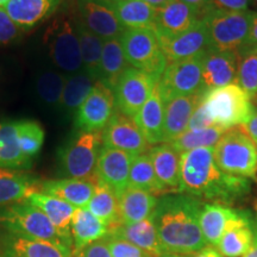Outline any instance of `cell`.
Returning <instances> with one entry per match:
<instances>
[{
  "label": "cell",
  "mask_w": 257,
  "mask_h": 257,
  "mask_svg": "<svg viewBox=\"0 0 257 257\" xmlns=\"http://www.w3.org/2000/svg\"><path fill=\"white\" fill-rule=\"evenodd\" d=\"M250 181L227 174L217 166L213 148H199L181 154L179 192L218 204H233L250 192Z\"/></svg>",
  "instance_id": "cell-1"
},
{
  "label": "cell",
  "mask_w": 257,
  "mask_h": 257,
  "mask_svg": "<svg viewBox=\"0 0 257 257\" xmlns=\"http://www.w3.org/2000/svg\"><path fill=\"white\" fill-rule=\"evenodd\" d=\"M200 199L182 193H168L157 201L152 219L166 253L193 255L208 244L201 232Z\"/></svg>",
  "instance_id": "cell-2"
},
{
  "label": "cell",
  "mask_w": 257,
  "mask_h": 257,
  "mask_svg": "<svg viewBox=\"0 0 257 257\" xmlns=\"http://www.w3.org/2000/svg\"><path fill=\"white\" fill-rule=\"evenodd\" d=\"M255 12L231 11L218 6L202 17L208 30L210 48L238 55L245 46Z\"/></svg>",
  "instance_id": "cell-3"
},
{
  "label": "cell",
  "mask_w": 257,
  "mask_h": 257,
  "mask_svg": "<svg viewBox=\"0 0 257 257\" xmlns=\"http://www.w3.org/2000/svg\"><path fill=\"white\" fill-rule=\"evenodd\" d=\"M217 166L231 175L246 179L257 176V147L238 126L224 133L213 148Z\"/></svg>",
  "instance_id": "cell-4"
},
{
  "label": "cell",
  "mask_w": 257,
  "mask_h": 257,
  "mask_svg": "<svg viewBox=\"0 0 257 257\" xmlns=\"http://www.w3.org/2000/svg\"><path fill=\"white\" fill-rule=\"evenodd\" d=\"M204 102L216 126L225 130L245 124L256 112L251 98L238 83L207 91Z\"/></svg>",
  "instance_id": "cell-5"
},
{
  "label": "cell",
  "mask_w": 257,
  "mask_h": 257,
  "mask_svg": "<svg viewBox=\"0 0 257 257\" xmlns=\"http://www.w3.org/2000/svg\"><path fill=\"white\" fill-rule=\"evenodd\" d=\"M101 147V131H78L59 152L63 174L72 179L96 181V161Z\"/></svg>",
  "instance_id": "cell-6"
},
{
  "label": "cell",
  "mask_w": 257,
  "mask_h": 257,
  "mask_svg": "<svg viewBox=\"0 0 257 257\" xmlns=\"http://www.w3.org/2000/svg\"><path fill=\"white\" fill-rule=\"evenodd\" d=\"M44 42L53 63L66 75L83 69L75 19L64 15L56 17L47 28Z\"/></svg>",
  "instance_id": "cell-7"
},
{
  "label": "cell",
  "mask_w": 257,
  "mask_h": 257,
  "mask_svg": "<svg viewBox=\"0 0 257 257\" xmlns=\"http://www.w3.org/2000/svg\"><path fill=\"white\" fill-rule=\"evenodd\" d=\"M119 41L127 63L160 81L168 62L155 31L150 29H126Z\"/></svg>",
  "instance_id": "cell-8"
},
{
  "label": "cell",
  "mask_w": 257,
  "mask_h": 257,
  "mask_svg": "<svg viewBox=\"0 0 257 257\" xmlns=\"http://www.w3.org/2000/svg\"><path fill=\"white\" fill-rule=\"evenodd\" d=\"M0 225L10 233L61 242L56 229L46 214L27 200L2 208Z\"/></svg>",
  "instance_id": "cell-9"
},
{
  "label": "cell",
  "mask_w": 257,
  "mask_h": 257,
  "mask_svg": "<svg viewBox=\"0 0 257 257\" xmlns=\"http://www.w3.org/2000/svg\"><path fill=\"white\" fill-rule=\"evenodd\" d=\"M204 53L167 64L160 81L157 82L163 100L167 101L178 95L205 94L207 92L202 80Z\"/></svg>",
  "instance_id": "cell-10"
},
{
  "label": "cell",
  "mask_w": 257,
  "mask_h": 257,
  "mask_svg": "<svg viewBox=\"0 0 257 257\" xmlns=\"http://www.w3.org/2000/svg\"><path fill=\"white\" fill-rule=\"evenodd\" d=\"M114 92L100 81H95L92 91L75 113L74 126L78 131L95 133L107 126L115 112Z\"/></svg>",
  "instance_id": "cell-11"
},
{
  "label": "cell",
  "mask_w": 257,
  "mask_h": 257,
  "mask_svg": "<svg viewBox=\"0 0 257 257\" xmlns=\"http://www.w3.org/2000/svg\"><path fill=\"white\" fill-rule=\"evenodd\" d=\"M157 82L159 80L150 74L128 66L113 89L117 110L128 118H135Z\"/></svg>",
  "instance_id": "cell-12"
},
{
  "label": "cell",
  "mask_w": 257,
  "mask_h": 257,
  "mask_svg": "<svg viewBox=\"0 0 257 257\" xmlns=\"http://www.w3.org/2000/svg\"><path fill=\"white\" fill-rule=\"evenodd\" d=\"M78 19L93 34L107 41L126 30L115 14L112 0H76Z\"/></svg>",
  "instance_id": "cell-13"
},
{
  "label": "cell",
  "mask_w": 257,
  "mask_h": 257,
  "mask_svg": "<svg viewBox=\"0 0 257 257\" xmlns=\"http://www.w3.org/2000/svg\"><path fill=\"white\" fill-rule=\"evenodd\" d=\"M102 146L121 150L134 156L144 154L150 147L133 118L126 117L118 110L104 128Z\"/></svg>",
  "instance_id": "cell-14"
},
{
  "label": "cell",
  "mask_w": 257,
  "mask_h": 257,
  "mask_svg": "<svg viewBox=\"0 0 257 257\" xmlns=\"http://www.w3.org/2000/svg\"><path fill=\"white\" fill-rule=\"evenodd\" d=\"M156 37L168 63L195 56L210 48V37L204 19H200L182 34L170 37Z\"/></svg>",
  "instance_id": "cell-15"
},
{
  "label": "cell",
  "mask_w": 257,
  "mask_h": 257,
  "mask_svg": "<svg viewBox=\"0 0 257 257\" xmlns=\"http://www.w3.org/2000/svg\"><path fill=\"white\" fill-rule=\"evenodd\" d=\"M134 159L135 156L131 154L102 146L96 161V179L113 189L117 197H119L128 186Z\"/></svg>",
  "instance_id": "cell-16"
},
{
  "label": "cell",
  "mask_w": 257,
  "mask_h": 257,
  "mask_svg": "<svg viewBox=\"0 0 257 257\" xmlns=\"http://www.w3.org/2000/svg\"><path fill=\"white\" fill-rule=\"evenodd\" d=\"M238 59L231 51L208 48L202 60V80L206 91L224 87L237 81Z\"/></svg>",
  "instance_id": "cell-17"
},
{
  "label": "cell",
  "mask_w": 257,
  "mask_h": 257,
  "mask_svg": "<svg viewBox=\"0 0 257 257\" xmlns=\"http://www.w3.org/2000/svg\"><path fill=\"white\" fill-rule=\"evenodd\" d=\"M5 257H74L73 250L62 242L31 238L9 233L3 240Z\"/></svg>",
  "instance_id": "cell-18"
},
{
  "label": "cell",
  "mask_w": 257,
  "mask_h": 257,
  "mask_svg": "<svg viewBox=\"0 0 257 257\" xmlns=\"http://www.w3.org/2000/svg\"><path fill=\"white\" fill-rule=\"evenodd\" d=\"M202 16L197 9L181 0H172L163 8L157 9L156 36L170 37L187 31L198 23Z\"/></svg>",
  "instance_id": "cell-19"
},
{
  "label": "cell",
  "mask_w": 257,
  "mask_h": 257,
  "mask_svg": "<svg viewBox=\"0 0 257 257\" xmlns=\"http://www.w3.org/2000/svg\"><path fill=\"white\" fill-rule=\"evenodd\" d=\"M27 201L34 205L35 207L40 208L48 219L51 221L59 234L61 242L73 249V239L70 227H72L73 216L75 213L76 207L72 206L68 202L61 200V199L46 194L43 192H36L31 194L27 199Z\"/></svg>",
  "instance_id": "cell-20"
},
{
  "label": "cell",
  "mask_w": 257,
  "mask_h": 257,
  "mask_svg": "<svg viewBox=\"0 0 257 257\" xmlns=\"http://www.w3.org/2000/svg\"><path fill=\"white\" fill-rule=\"evenodd\" d=\"M204 95H178L165 101L163 143L173 142L187 131L189 119Z\"/></svg>",
  "instance_id": "cell-21"
},
{
  "label": "cell",
  "mask_w": 257,
  "mask_h": 257,
  "mask_svg": "<svg viewBox=\"0 0 257 257\" xmlns=\"http://www.w3.org/2000/svg\"><path fill=\"white\" fill-rule=\"evenodd\" d=\"M244 211L231 208L227 205L210 202L202 205L199 217L201 232L208 245L217 246L223 234L231 225L242 217Z\"/></svg>",
  "instance_id": "cell-22"
},
{
  "label": "cell",
  "mask_w": 257,
  "mask_h": 257,
  "mask_svg": "<svg viewBox=\"0 0 257 257\" xmlns=\"http://www.w3.org/2000/svg\"><path fill=\"white\" fill-rule=\"evenodd\" d=\"M135 123L146 137L149 146L163 143V125H165V100L161 95L159 83H156L152 94L134 118Z\"/></svg>",
  "instance_id": "cell-23"
},
{
  "label": "cell",
  "mask_w": 257,
  "mask_h": 257,
  "mask_svg": "<svg viewBox=\"0 0 257 257\" xmlns=\"http://www.w3.org/2000/svg\"><path fill=\"white\" fill-rule=\"evenodd\" d=\"M62 0H10L3 6L22 31L31 30L56 11Z\"/></svg>",
  "instance_id": "cell-24"
},
{
  "label": "cell",
  "mask_w": 257,
  "mask_h": 257,
  "mask_svg": "<svg viewBox=\"0 0 257 257\" xmlns=\"http://www.w3.org/2000/svg\"><path fill=\"white\" fill-rule=\"evenodd\" d=\"M70 232L73 239V255L75 257L88 245L104 239L110 232V227L86 207L76 208Z\"/></svg>",
  "instance_id": "cell-25"
},
{
  "label": "cell",
  "mask_w": 257,
  "mask_h": 257,
  "mask_svg": "<svg viewBox=\"0 0 257 257\" xmlns=\"http://www.w3.org/2000/svg\"><path fill=\"white\" fill-rule=\"evenodd\" d=\"M108 234H113L133 243L152 257H160L166 253L152 217L137 223L117 225L110 230Z\"/></svg>",
  "instance_id": "cell-26"
},
{
  "label": "cell",
  "mask_w": 257,
  "mask_h": 257,
  "mask_svg": "<svg viewBox=\"0 0 257 257\" xmlns=\"http://www.w3.org/2000/svg\"><path fill=\"white\" fill-rule=\"evenodd\" d=\"M96 181L80 179L49 180L41 184V192L68 202L76 208L87 207L95 189Z\"/></svg>",
  "instance_id": "cell-27"
},
{
  "label": "cell",
  "mask_w": 257,
  "mask_h": 257,
  "mask_svg": "<svg viewBox=\"0 0 257 257\" xmlns=\"http://www.w3.org/2000/svg\"><path fill=\"white\" fill-rule=\"evenodd\" d=\"M154 169L159 181L168 193H178L180 185V169H181V154L170 146L163 143L149 150Z\"/></svg>",
  "instance_id": "cell-28"
},
{
  "label": "cell",
  "mask_w": 257,
  "mask_h": 257,
  "mask_svg": "<svg viewBox=\"0 0 257 257\" xmlns=\"http://www.w3.org/2000/svg\"><path fill=\"white\" fill-rule=\"evenodd\" d=\"M40 191L41 185L35 176L15 169L0 168V207L27 200Z\"/></svg>",
  "instance_id": "cell-29"
},
{
  "label": "cell",
  "mask_w": 257,
  "mask_h": 257,
  "mask_svg": "<svg viewBox=\"0 0 257 257\" xmlns=\"http://www.w3.org/2000/svg\"><path fill=\"white\" fill-rule=\"evenodd\" d=\"M118 201L121 224H133L152 217L159 199L150 192L127 186Z\"/></svg>",
  "instance_id": "cell-30"
},
{
  "label": "cell",
  "mask_w": 257,
  "mask_h": 257,
  "mask_svg": "<svg viewBox=\"0 0 257 257\" xmlns=\"http://www.w3.org/2000/svg\"><path fill=\"white\" fill-rule=\"evenodd\" d=\"M252 217L243 212L242 217L225 231L216 248L224 257H242L252 243Z\"/></svg>",
  "instance_id": "cell-31"
},
{
  "label": "cell",
  "mask_w": 257,
  "mask_h": 257,
  "mask_svg": "<svg viewBox=\"0 0 257 257\" xmlns=\"http://www.w3.org/2000/svg\"><path fill=\"white\" fill-rule=\"evenodd\" d=\"M31 166L19 144L17 121L0 123V168L25 169Z\"/></svg>",
  "instance_id": "cell-32"
},
{
  "label": "cell",
  "mask_w": 257,
  "mask_h": 257,
  "mask_svg": "<svg viewBox=\"0 0 257 257\" xmlns=\"http://www.w3.org/2000/svg\"><path fill=\"white\" fill-rule=\"evenodd\" d=\"M115 14L125 29H150L155 31L157 9L143 0L113 2Z\"/></svg>",
  "instance_id": "cell-33"
},
{
  "label": "cell",
  "mask_w": 257,
  "mask_h": 257,
  "mask_svg": "<svg viewBox=\"0 0 257 257\" xmlns=\"http://www.w3.org/2000/svg\"><path fill=\"white\" fill-rule=\"evenodd\" d=\"M128 67L119 38L104 41L99 80L113 91L118 80Z\"/></svg>",
  "instance_id": "cell-34"
},
{
  "label": "cell",
  "mask_w": 257,
  "mask_h": 257,
  "mask_svg": "<svg viewBox=\"0 0 257 257\" xmlns=\"http://www.w3.org/2000/svg\"><path fill=\"white\" fill-rule=\"evenodd\" d=\"M86 208L96 218L104 221L110 227V230L121 224L119 201H118L117 194L113 192V189L99 180H96L94 193Z\"/></svg>",
  "instance_id": "cell-35"
},
{
  "label": "cell",
  "mask_w": 257,
  "mask_h": 257,
  "mask_svg": "<svg viewBox=\"0 0 257 257\" xmlns=\"http://www.w3.org/2000/svg\"><path fill=\"white\" fill-rule=\"evenodd\" d=\"M94 83L95 80L83 69L78 73L66 75V82L60 102L61 110L67 114H75L92 91Z\"/></svg>",
  "instance_id": "cell-36"
},
{
  "label": "cell",
  "mask_w": 257,
  "mask_h": 257,
  "mask_svg": "<svg viewBox=\"0 0 257 257\" xmlns=\"http://www.w3.org/2000/svg\"><path fill=\"white\" fill-rule=\"evenodd\" d=\"M74 19H75V27L80 41L83 70L88 73L95 81H98L104 40L89 31L78 18L74 17Z\"/></svg>",
  "instance_id": "cell-37"
},
{
  "label": "cell",
  "mask_w": 257,
  "mask_h": 257,
  "mask_svg": "<svg viewBox=\"0 0 257 257\" xmlns=\"http://www.w3.org/2000/svg\"><path fill=\"white\" fill-rule=\"evenodd\" d=\"M128 186L144 189L156 197L168 194V191L157 179L153 161L148 153L135 156L128 175Z\"/></svg>",
  "instance_id": "cell-38"
},
{
  "label": "cell",
  "mask_w": 257,
  "mask_h": 257,
  "mask_svg": "<svg viewBox=\"0 0 257 257\" xmlns=\"http://www.w3.org/2000/svg\"><path fill=\"white\" fill-rule=\"evenodd\" d=\"M66 82V74L53 69L38 73L35 80V89L38 99L50 107H60L61 98Z\"/></svg>",
  "instance_id": "cell-39"
},
{
  "label": "cell",
  "mask_w": 257,
  "mask_h": 257,
  "mask_svg": "<svg viewBox=\"0 0 257 257\" xmlns=\"http://www.w3.org/2000/svg\"><path fill=\"white\" fill-rule=\"evenodd\" d=\"M225 131L226 130L220 126H212L202 130H187L169 144L180 154L199 148H214Z\"/></svg>",
  "instance_id": "cell-40"
},
{
  "label": "cell",
  "mask_w": 257,
  "mask_h": 257,
  "mask_svg": "<svg viewBox=\"0 0 257 257\" xmlns=\"http://www.w3.org/2000/svg\"><path fill=\"white\" fill-rule=\"evenodd\" d=\"M237 83L251 99L257 96V48L240 51L237 55Z\"/></svg>",
  "instance_id": "cell-41"
},
{
  "label": "cell",
  "mask_w": 257,
  "mask_h": 257,
  "mask_svg": "<svg viewBox=\"0 0 257 257\" xmlns=\"http://www.w3.org/2000/svg\"><path fill=\"white\" fill-rule=\"evenodd\" d=\"M17 131L22 152L29 160L32 161L41 152L44 143V128L35 120H19L17 121Z\"/></svg>",
  "instance_id": "cell-42"
},
{
  "label": "cell",
  "mask_w": 257,
  "mask_h": 257,
  "mask_svg": "<svg viewBox=\"0 0 257 257\" xmlns=\"http://www.w3.org/2000/svg\"><path fill=\"white\" fill-rule=\"evenodd\" d=\"M104 240L107 244L111 257H152L133 243L113 234H107Z\"/></svg>",
  "instance_id": "cell-43"
},
{
  "label": "cell",
  "mask_w": 257,
  "mask_h": 257,
  "mask_svg": "<svg viewBox=\"0 0 257 257\" xmlns=\"http://www.w3.org/2000/svg\"><path fill=\"white\" fill-rule=\"evenodd\" d=\"M22 31L5 9L0 6V46H9L22 36Z\"/></svg>",
  "instance_id": "cell-44"
},
{
  "label": "cell",
  "mask_w": 257,
  "mask_h": 257,
  "mask_svg": "<svg viewBox=\"0 0 257 257\" xmlns=\"http://www.w3.org/2000/svg\"><path fill=\"white\" fill-rule=\"evenodd\" d=\"M216 126L213 119L211 118L208 110L204 102V98L199 102L194 112H193L191 119H189L187 130H202V128H207Z\"/></svg>",
  "instance_id": "cell-45"
},
{
  "label": "cell",
  "mask_w": 257,
  "mask_h": 257,
  "mask_svg": "<svg viewBox=\"0 0 257 257\" xmlns=\"http://www.w3.org/2000/svg\"><path fill=\"white\" fill-rule=\"evenodd\" d=\"M75 257H111V253L107 248V244L104 239H101L88 245Z\"/></svg>",
  "instance_id": "cell-46"
},
{
  "label": "cell",
  "mask_w": 257,
  "mask_h": 257,
  "mask_svg": "<svg viewBox=\"0 0 257 257\" xmlns=\"http://www.w3.org/2000/svg\"><path fill=\"white\" fill-rule=\"evenodd\" d=\"M214 3L220 5L221 9L231 11H245L248 8L249 0H214Z\"/></svg>",
  "instance_id": "cell-47"
},
{
  "label": "cell",
  "mask_w": 257,
  "mask_h": 257,
  "mask_svg": "<svg viewBox=\"0 0 257 257\" xmlns=\"http://www.w3.org/2000/svg\"><path fill=\"white\" fill-rule=\"evenodd\" d=\"M238 127L257 146V112L253 113L251 119L245 124L239 125Z\"/></svg>",
  "instance_id": "cell-48"
},
{
  "label": "cell",
  "mask_w": 257,
  "mask_h": 257,
  "mask_svg": "<svg viewBox=\"0 0 257 257\" xmlns=\"http://www.w3.org/2000/svg\"><path fill=\"white\" fill-rule=\"evenodd\" d=\"M181 2L186 3V4L193 6L194 9H197L200 12L202 17L210 11L211 9H213L216 5L214 0H181Z\"/></svg>",
  "instance_id": "cell-49"
},
{
  "label": "cell",
  "mask_w": 257,
  "mask_h": 257,
  "mask_svg": "<svg viewBox=\"0 0 257 257\" xmlns=\"http://www.w3.org/2000/svg\"><path fill=\"white\" fill-rule=\"evenodd\" d=\"M252 48H257V12H255L252 18L251 23V29H250L248 40H246V43L244 48L240 51L246 50V49H252Z\"/></svg>",
  "instance_id": "cell-50"
},
{
  "label": "cell",
  "mask_w": 257,
  "mask_h": 257,
  "mask_svg": "<svg viewBox=\"0 0 257 257\" xmlns=\"http://www.w3.org/2000/svg\"><path fill=\"white\" fill-rule=\"evenodd\" d=\"M255 210L256 214L255 217H252V243L251 245H250L248 251L244 253L242 257H257V202L255 205Z\"/></svg>",
  "instance_id": "cell-51"
},
{
  "label": "cell",
  "mask_w": 257,
  "mask_h": 257,
  "mask_svg": "<svg viewBox=\"0 0 257 257\" xmlns=\"http://www.w3.org/2000/svg\"><path fill=\"white\" fill-rule=\"evenodd\" d=\"M191 257H224L221 253L219 252V250L217 248H214V246H206V248H204L200 251L193 253L191 255Z\"/></svg>",
  "instance_id": "cell-52"
},
{
  "label": "cell",
  "mask_w": 257,
  "mask_h": 257,
  "mask_svg": "<svg viewBox=\"0 0 257 257\" xmlns=\"http://www.w3.org/2000/svg\"><path fill=\"white\" fill-rule=\"evenodd\" d=\"M143 2L149 4L150 6H153L154 9H161L172 2V0H143Z\"/></svg>",
  "instance_id": "cell-53"
},
{
  "label": "cell",
  "mask_w": 257,
  "mask_h": 257,
  "mask_svg": "<svg viewBox=\"0 0 257 257\" xmlns=\"http://www.w3.org/2000/svg\"><path fill=\"white\" fill-rule=\"evenodd\" d=\"M160 257H191V255H179V253H169L167 252L165 255L160 256Z\"/></svg>",
  "instance_id": "cell-54"
},
{
  "label": "cell",
  "mask_w": 257,
  "mask_h": 257,
  "mask_svg": "<svg viewBox=\"0 0 257 257\" xmlns=\"http://www.w3.org/2000/svg\"><path fill=\"white\" fill-rule=\"evenodd\" d=\"M10 0H0V6H4L6 3H9Z\"/></svg>",
  "instance_id": "cell-55"
},
{
  "label": "cell",
  "mask_w": 257,
  "mask_h": 257,
  "mask_svg": "<svg viewBox=\"0 0 257 257\" xmlns=\"http://www.w3.org/2000/svg\"><path fill=\"white\" fill-rule=\"evenodd\" d=\"M112 2H121V0H112Z\"/></svg>",
  "instance_id": "cell-56"
},
{
  "label": "cell",
  "mask_w": 257,
  "mask_h": 257,
  "mask_svg": "<svg viewBox=\"0 0 257 257\" xmlns=\"http://www.w3.org/2000/svg\"><path fill=\"white\" fill-rule=\"evenodd\" d=\"M255 99H256V102H257V96H256V98H255Z\"/></svg>",
  "instance_id": "cell-57"
},
{
  "label": "cell",
  "mask_w": 257,
  "mask_h": 257,
  "mask_svg": "<svg viewBox=\"0 0 257 257\" xmlns=\"http://www.w3.org/2000/svg\"><path fill=\"white\" fill-rule=\"evenodd\" d=\"M256 2H257V0H256Z\"/></svg>",
  "instance_id": "cell-58"
},
{
  "label": "cell",
  "mask_w": 257,
  "mask_h": 257,
  "mask_svg": "<svg viewBox=\"0 0 257 257\" xmlns=\"http://www.w3.org/2000/svg\"><path fill=\"white\" fill-rule=\"evenodd\" d=\"M0 257H2V256H0Z\"/></svg>",
  "instance_id": "cell-59"
},
{
  "label": "cell",
  "mask_w": 257,
  "mask_h": 257,
  "mask_svg": "<svg viewBox=\"0 0 257 257\" xmlns=\"http://www.w3.org/2000/svg\"><path fill=\"white\" fill-rule=\"evenodd\" d=\"M256 147H257V146H256Z\"/></svg>",
  "instance_id": "cell-60"
}]
</instances>
